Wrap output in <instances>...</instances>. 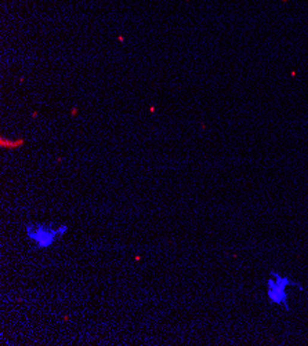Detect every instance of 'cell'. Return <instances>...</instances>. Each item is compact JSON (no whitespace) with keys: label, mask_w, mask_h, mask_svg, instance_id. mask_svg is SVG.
I'll return each mask as SVG.
<instances>
[{"label":"cell","mask_w":308,"mask_h":346,"mask_svg":"<svg viewBox=\"0 0 308 346\" xmlns=\"http://www.w3.org/2000/svg\"><path fill=\"white\" fill-rule=\"evenodd\" d=\"M265 294L267 299L271 305L278 307H282L283 310H290V296H289V290L292 287H297L298 290L303 291V286L298 281L292 280L289 276L282 275L278 270H269L268 278L265 283Z\"/></svg>","instance_id":"obj_1"},{"label":"cell","mask_w":308,"mask_h":346,"mask_svg":"<svg viewBox=\"0 0 308 346\" xmlns=\"http://www.w3.org/2000/svg\"><path fill=\"white\" fill-rule=\"evenodd\" d=\"M69 230L66 223L53 226L43 222H28L25 225V235L33 246L39 250H47L53 247L58 240L64 237Z\"/></svg>","instance_id":"obj_2"}]
</instances>
